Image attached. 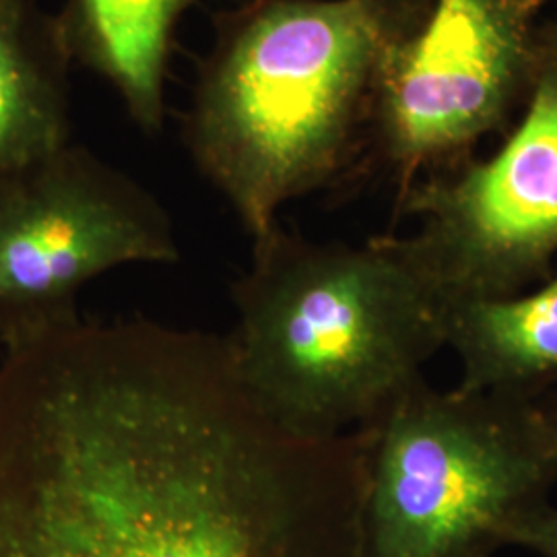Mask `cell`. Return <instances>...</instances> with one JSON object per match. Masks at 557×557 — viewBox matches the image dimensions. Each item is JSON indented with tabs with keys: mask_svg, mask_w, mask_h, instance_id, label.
<instances>
[{
	"mask_svg": "<svg viewBox=\"0 0 557 557\" xmlns=\"http://www.w3.org/2000/svg\"><path fill=\"white\" fill-rule=\"evenodd\" d=\"M363 430L292 432L221 335L83 320L0 361V557H363Z\"/></svg>",
	"mask_w": 557,
	"mask_h": 557,
	"instance_id": "6da1fadb",
	"label": "cell"
},
{
	"mask_svg": "<svg viewBox=\"0 0 557 557\" xmlns=\"http://www.w3.org/2000/svg\"><path fill=\"white\" fill-rule=\"evenodd\" d=\"M416 15V0H248L221 17L184 143L252 239L351 163Z\"/></svg>",
	"mask_w": 557,
	"mask_h": 557,
	"instance_id": "7a4b0ae2",
	"label": "cell"
},
{
	"mask_svg": "<svg viewBox=\"0 0 557 557\" xmlns=\"http://www.w3.org/2000/svg\"><path fill=\"white\" fill-rule=\"evenodd\" d=\"M232 283L225 337L260 407L304 436L368 428L446 347V304L403 236L361 246L271 227Z\"/></svg>",
	"mask_w": 557,
	"mask_h": 557,
	"instance_id": "3957f363",
	"label": "cell"
},
{
	"mask_svg": "<svg viewBox=\"0 0 557 557\" xmlns=\"http://www.w3.org/2000/svg\"><path fill=\"white\" fill-rule=\"evenodd\" d=\"M363 557H492L549 499L557 450L537 397L419 380L368 428Z\"/></svg>",
	"mask_w": 557,
	"mask_h": 557,
	"instance_id": "277c9868",
	"label": "cell"
},
{
	"mask_svg": "<svg viewBox=\"0 0 557 557\" xmlns=\"http://www.w3.org/2000/svg\"><path fill=\"white\" fill-rule=\"evenodd\" d=\"M178 259L160 200L83 145L0 174L4 349L77 322L81 289L103 273Z\"/></svg>",
	"mask_w": 557,
	"mask_h": 557,
	"instance_id": "5b68a950",
	"label": "cell"
},
{
	"mask_svg": "<svg viewBox=\"0 0 557 557\" xmlns=\"http://www.w3.org/2000/svg\"><path fill=\"white\" fill-rule=\"evenodd\" d=\"M418 221L403 242L446 308L512 298L554 273L557 255V25L539 36L529 108L498 151L418 180L398 197Z\"/></svg>",
	"mask_w": 557,
	"mask_h": 557,
	"instance_id": "8992f818",
	"label": "cell"
},
{
	"mask_svg": "<svg viewBox=\"0 0 557 557\" xmlns=\"http://www.w3.org/2000/svg\"><path fill=\"white\" fill-rule=\"evenodd\" d=\"M539 0H436L398 41L380 85L374 126L398 197L419 174L485 137L531 87Z\"/></svg>",
	"mask_w": 557,
	"mask_h": 557,
	"instance_id": "52a82bcc",
	"label": "cell"
},
{
	"mask_svg": "<svg viewBox=\"0 0 557 557\" xmlns=\"http://www.w3.org/2000/svg\"><path fill=\"white\" fill-rule=\"evenodd\" d=\"M195 0H66L57 15L71 60L108 81L145 133L165 116V69L180 17Z\"/></svg>",
	"mask_w": 557,
	"mask_h": 557,
	"instance_id": "ba28073f",
	"label": "cell"
},
{
	"mask_svg": "<svg viewBox=\"0 0 557 557\" xmlns=\"http://www.w3.org/2000/svg\"><path fill=\"white\" fill-rule=\"evenodd\" d=\"M462 391L535 398L557 382V273L512 298L446 308Z\"/></svg>",
	"mask_w": 557,
	"mask_h": 557,
	"instance_id": "9c48e42d",
	"label": "cell"
},
{
	"mask_svg": "<svg viewBox=\"0 0 557 557\" xmlns=\"http://www.w3.org/2000/svg\"><path fill=\"white\" fill-rule=\"evenodd\" d=\"M71 62L57 15L0 0V174L71 143Z\"/></svg>",
	"mask_w": 557,
	"mask_h": 557,
	"instance_id": "30bf717a",
	"label": "cell"
},
{
	"mask_svg": "<svg viewBox=\"0 0 557 557\" xmlns=\"http://www.w3.org/2000/svg\"><path fill=\"white\" fill-rule=\"evenodd\" d=\"M504 547L537 557H557V506L549 499L515 518L504 531Z\"/></svg>",
	"mask_w": 557,
	"mask_h": 557,
	"instance_id": "8fae6325",
	"label": "cell"
},
{
	"mask_svg": "<svg viewBox=\"0 0 557 557\" xmlns=\"http://www.w3.org/2000/svg\"><path fill=\"white\" fill-rule=\"evenodd\" d=\"M537 409L539 416L543 419V425L557 450V388H549L547 393L539 395Z\"/></svg>",
	"mask_w": 557,
	"mask_h": 557,
	"instance_id": "7c38bea8",
	"label": "cell"
},
{
	"mask_svg": "<svg viewBox=\"0 0 557 557\" xmlns=\"http://www.w3.org/2000/svg\"><path fill=\"white\" fill-rule=\"evenodd\" d=\"M539 2H545V0H539Z\"/></svg>",
	"mask_w": 557,
	"mask_h": 557,
	"instance_id": "4fadbf2b",
	"label": "cell"
}]
</instances>
